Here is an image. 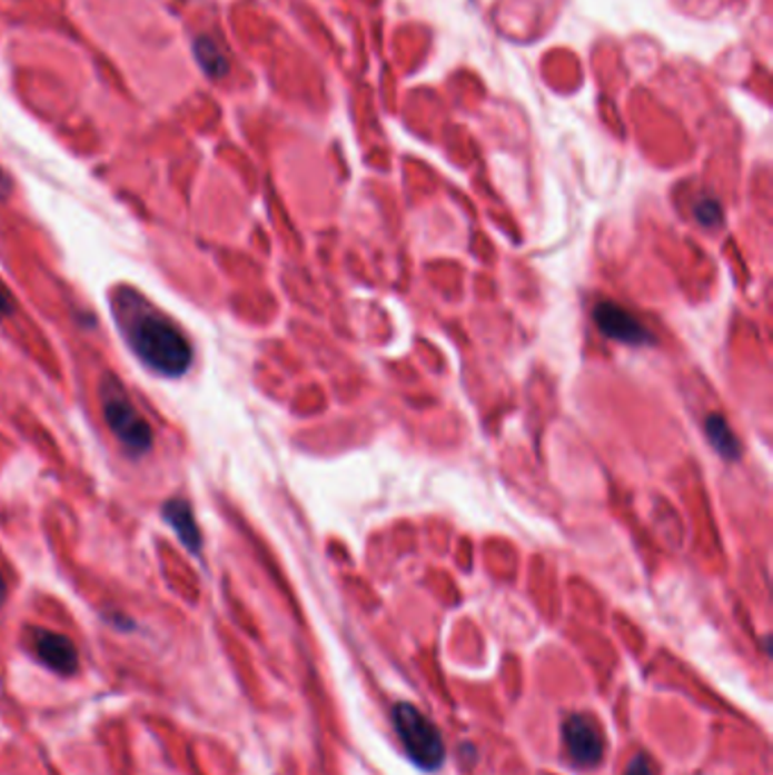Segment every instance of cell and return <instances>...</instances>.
Segmentation results:
<instances>
[{
	"label": "cell",
	"mask_w": 773,
	"mask_h": 775,
	"mask_svg": "<svg viewBox=\"0 0 773 775\" xmlns=\"http://www.w3.org/2000/svg\"><path fill=\"white\" fill-rule=\"evenodd\" d=\"M113 311L132 351L155 372L180 377L194 361V347L185 331L159 314L135 290H121L113 297Z\"/></svg>",
	"instance_id": "cell-1"
},
{
	"label": "cell",
	"mask_w": 773,
	"mask_h": 775,
	"mask_svg": "<svg viewBox=\"0 0 773 775\" xmlns=\"http://www.w3.org/2000/svg\"><path fill=\"white\" fill-rule=\"evenodd\" d=\"M100 397H102L105 420L111 434L116 436V440L128 449V454L143 456L152 447V429L143 420V415L137 410L132 399L128 397L121 381L107 377L102 381Z\"/></svg>",
	"instance_id": "cell-2"
},
{
	"label": "cell",
	"mask_w": 773,
	"mask_h": 775,
	"mask_svg": "<svg viewBox=\"0 0 773 775\" xmlns=\"http://www.w3.org/2000/svg\"><path fill=\"white\" fill-rule=\"evenodd\" d=\"M393 722L395 731L408 753V757L427 768L434 771L443 764L445 759V744L438 733V728L425 717V714L410 705V703H399L393 709Z\"/></svg>",
	"instance_id": "cell-3"
},
{
	"label": "cell",
	"mask_w": 773,
	"mask_h": 775,
	"mask_svg": "<svg viewBox=\"0 0 773 775\" xmlns=\"http://www.w3.org/2000/svg\"><path fill=\"white\" fill-rule=\"evenodd\" d=\"M565 746L569 751V757L578 766H594L604 757V735L599 724L587 714H572L563 728Z\"/></svg>",
	"instance_id": "cell-4"
},
{
	"label": "cell",
	"mask_w": 773,
	"mask_h": 775,
	"mask_svg": "<svg viewBox=\"0 0 773 775\" xmlns=\"http://www.w3.org/2000/svg\"><path fill=\"white\" fill-rule=\"evenodd\" d=\"M592 318H594V322H597V327H599V331L604 336H608V338H613L617 342H624V345H631V347H640V345L653 342L651 331L633 314H628L620 305L602 302V305L594 307Z\"/></svg>",
	"instance_id": "cell-5"
},
{
	"label": "cell",
	"mask_w": 773,
	"mask_h": 775,
	"mask_svg": "<svg viewBox=\"0 0 773 775\" xmlns=\"http://www.w3.org/2000/svg\"><path fill=\"white\" fill-rule=\"evenodd\" d=\"M32 650L37 658L52 672L71 676L78 669V650L71 644L69 637L50 633V630H34L32 633Z\"/></svg>",
	"instance_id": "cell-6"
},
{
	"label": "cell",
	"mask_w": 773,
	"mask_h": 775,
	"mask_svg": "<svg viewBox=\"0 0 773 775\" xmlns=\"http://www.w3.org/2000/svg\"><path fill=\"white\" fill-rule=\"evenodd\" d=\"M163 519L175 528L177 538L182 540V545H185L191 554H198V552H200L202 538H200V530H198V524H196V517H194V508H191L189 501H185V499H170V501L163 506Z\"/></svg>",
	"instance_id": "cell-7"
},
{
	"label": "cell",
	"mask_w": 773,
	"mask_h": 775,
	"mask_svg": "<svg viewBox=\"0 0 773 775\" xmlns=\"http://www.w3.org/2000/svg\"><path fill=\"white\" fill-rule=\"evenodd\" d=\"M705 436L710 440V445L715 447V451L726 458V460H737L740 458V440L733 434V429L729 427V423L724 420L722 415H707L705 420Z\"/></svg>",
	"instance_id": "cell-8"
},
{
	"label": "cell",
	"mask_w": 773,
	"mask_h": 775,
	"mask_svg": "<svg viewBox=\"0 0 773 775\" xmlns=\"http://www.w3.org/2000/svg\"><path fill=\"white\" fill-rule=\"evenodd\" d=\"M194 52L200 69L209 76V78H222L229 71L227 57L220 50V46L211 39V37H198L194 43Z\"/></svg>",
	"instance_id": "cell-9"
},
{
	"label": "cell",
	"mask_w": 773,
	"mask_h": 775,
	"mask_svg": "<svg viewBox=\"0 0 773 775\" xmlns=\"http://www.w3.org/2000/svg\"><path fill=\"white\" fill-rule=\"evenodd\" d=\"M694 218L703 227H715L717 222H722V205L712 198H701L694 205Z\"/></svg>",
	"instance_id": "cell-10"
},
{
	"label": "cell",
	"mask_w": 773,
	"mask_h": 775,
	"mask_svg": "<svg viewBox=\"0 0 773 775\" xmlns=\"http://www.w3.org/2000/svg\"><path fill=\"white\" fill-rule=\"evenodd\" d=\"M624 775H656V768H653V762L646 755H637L631 759Z\"/></svg>",
	"instance_id": "cell-11"
},
{
	"label": "cell",
	"mask_w": 773,
	"mask_h": 775,
	"mask_svg": "<svg viewBox=\"0 0 773 775\" xmlns=\"http://www.w3.org/2000/svg\"><path fill=\"white\" fill-rule=\"evenodd\" d=\"M14 309H17V305L12 300V292L8 290V286L3 281H0V318L10 316Z\"/></svg>",
	"instance_id": "cell-12"
},
{
	"label": "cell",
	"mask_w": 773,
	"mask_h": 775,
	"mask_svg": "<svg viewBox=\"0 0 773 775\" xmlns=\"http://www.w3.org/2000/svg\"><path fill=\"white\" fill-rule=\"evenodd\" d=\"M6 592H8V585H6V578L3 574H0V604L6 602Z\"/></svg>",
	"instance_id": "cell-13"
},
{
	"label": "cell",
	"mask_w": 773,
	"mask_h": 775,
	"mask_svg": "<svg viewBox=\"0 0 773 775\" xmlns=\"http://www.w3.org/2000/svg\"><path fill=\"white\" fill-rule=\"evenodd\" d=\"M8 191V177L3 175V170H0V196H3Z\"/></svg>",
	"instance_id": "cell-14"
}]
</instances>
